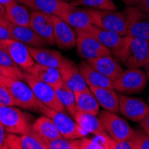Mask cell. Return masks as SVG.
<instances>
[{"label": "cell", "instance_id": "obj_1", "mask_svg": "<svg viewBox=\"0 0 149 149\" xmlns=\"http://www.w3.org/2000/svg\"><path fill=\"white\" fill-rule=\"evenodd\" d=\"M148 41L146 39L125 36V44L115 58L128 69L144 67L148 57Z\"/></svg>", "mask_w": 149, "mask_h": 149}, {"label": "cell", "instance_id": "obj_2", "mask_svg": "<svg viewBox=\"0 0 149 149\" xmlns=\"http://www.w3.org/2000/svg\"><path fill=\"white\" fill-rule=\"evenodd\" d=\"M34 117L22 111L20 108L13 106H0V123L8 133L26 134L31 131Z\"/></svg>", "mask_w": 149, "mask_h": 149}, {"label": "cell", "instance_id": "obj_3", "mask_svg": "<svg viewBox=\"0 0 149 149\" xmlns=\"http://www.w3.org/2000/svg\"><path fill=\"white\" fill-rule=\"evenodd\" d=\"M92 24L112 31L121 36L128 35V21L125 12L118 10H102L88 8Z\"/></svg>", "mask_w": 149, "mask_h": 149}, {"label": "cell", "instance_id": "obj_4", "mask_svg": "<svg viewBox=\"0 0 149 149\" xmlns=\"http://www.w3.org/2000/svg\"><path fill=\"white\" fill-rule=\"evenodd\" d=\"M39 112L48 116L55 123L62 137L65 139H82L87 137V135L88 134V132L81 127L73 118L72 119L64 112L51 109L43 104L40 106Z\"/></svg>", "mask_w": 149, "mask_h": 149}, {"label": "cell", "instance_id": "obj_5", "mask_svg": "<svg viewBox=\"0 0 149 149\" xmlns=\"http://www.w3.org/2000/svg\"><path fill=\"white\" fill-rule=\"evenodd\" d=\"M5 84L12 94L15 106L24 110L39 112L42 104L25 80L6 78Z\"/></svg>", "mask_w": 149, "mask_h": 149}, {"label": "cell", "instance_id": "obj_6", "mask_svg": "<svg viewBox=\"0 0 149 149\" xmlns=\"http://www.w3.org/2000/svg\"><path fill=\"white\" fill-rule=\"evenodd\" d=\"M23 74L24 80L29 84V86L32 89L37 98L40 101V103L54 110H57L61 112L65 111L64 107L60 103L56 96V93L52 86L37 79L36 77H34L29 72H27L26 71L23 72Z\"/></svg>", "mask_w": 149, "mask_h": 149}, {"label": "cell", "instance_id": "obj_7", "mask_svg": "<svg viewBox=\"0 0 149 149\" xmlns=\"http://www.w3.org/2000/svg\"><path fill=\"white\" fill-rule=\"evenodd\" d=\"M146 84L147 76L143 71L128 69L113 80V89L121 94H138L145 89Z\"/></svg>", "mask_w": 149, "mask_h": 149}, {"label": "cell", "instance_id": "obj_8", "mask_svg": "<svg viewBox=\"0 0 149 149\" xmlns=\"http://www.w3.org/2000/svg\"><path fill=\"white\" fill-rule=\"evenodd\" d=\"M98 115L105 131L114 140H126L134 135L135 130L124 119L119 117L116 113L104 109L100 111Z\"/></svg>", "mask_w": 149, "mask_h": 149}, {"label": "cell", "instance_id": "obj_9", "mask_svg": "<svg viewBox=\"0 0 149 149\" xmlns=\"http://www.w3.org/2000/svg\"><path fill=\"white\" fill-rule=\"evenodd\" d=\"M77 36V53L80 58L88 60L102 56H111V51L83 29H74Z\"/></svg>", "mask_w": 149, "mask_h": 149}, {"label": "cell", "instance_id": "obj_10", "mask_svg": "<svg viewBox=\"0 0 149 149\" xmlns=\"http://www.w3.org/2000/svg\"><path fill=\"white\" fill-rule=\"evenodd\" d=\"M128 21V35L149 40V12L139 6H127L124 10Z\"/></svg>", "mask_w": 149, "mask_h": 149}, {"label": "cell", "instance_id": "obj_11", "mask_svg": "<svg viewBox=\"0 0 149 149\" xmlns=\"http://www.w3.org/2000/svg\"><path fill=\"white\" fill-rule=\"evenodd\" d=\"M83 30L96 38L102 45L109 49L114 57L124 47L125 36H121L114 31L100 28L94 24H89Z\"/></svg>", "mask_w": 149, "mask_h": 149}, {"label": "cell", "instance_id": "obj_12", "mask_svg": "<svg viewBox=\"0 0 149 149\" xmlns=\"http://www.w3.org/2000/svg\"><path fill=\"white\" fill-rule=\"evenodd\" d=\"M0 45L6 50L13 62L22 70H27L35 63L27 45L13 38L0 39Z\"/></svg>", "mask_w": 149, "mask_h": 149}, {"label": "cell", "instance_id": "obj_13", "mask_svg": "<svg viewBox=\"0 0 149 149\" xmlns=\"http://www.w3.org/2000/svg\"><path fill=\"white\" fill-rule=\"evenodd\" d=\"M119 95V113L132 121H140L149 112V106L141 99L124 94Z\"/></svg>", "mask_w": 149, "mask_h": 149}, {"label": "cell", "instance_id": "obj_14", "mask_svg": "<svg viewBox=\"0 0 149 149\" xmlns=\"http://www.w3.org/2000/svg\"><path fill=\"white\" fill-rule=\"evenodd\" d=\"M54 37L56 46L63 50H70L76 47L77 36L74 28L56 15H53Z\"/></svg>", "mask_w": 149, "mask_h": 149}, {"label": "cell", "instance_id": "obj_15", "mask_svg": "<svg viewBox=\"0 0 149 149\" xmlns=\"http://www.w3.org/2000/svg\"><path fill=\"white\" fill-rule=\"evenodd\" d=\"M29 26L38 36L46 40L48 46L56 44L53 28V15L38 11H31Z\"/></svg>", "mask_w": 149, "mask_h": 149}, {"label": "cell", "instance_id": "obj_16", "mask_svg": "<svg viewBox=\"0 0 149 149\" xmlns=\"http://www.w3.org/2000/svg\"><path fill=\"white\" fill-rule=\"evenodd\" d=\"M56 16L63 19L74 29H85L89 24H92L88 8H79L68 2Z\"/></svg>", "mask_w": 149, "mask_h": 149}, {"label": "cell", "instance_id": "obj_17", "mask_svg": "<svg viewBox=\"0 0 149 149\" xmlns=\"http://www.w3.org/2000/svg\"><path fill=\"white\" fill-rule=\"evenodd\" d=\"M6 149H47V144L31 130L26 134L7 133Z\"/></svg>", "mask_w": 149, "mask_h": 149}, {"label": "cell", "instance_id": "obj_18", "mask_svg": "<svg viewBox=\"0 0 149 149\" xmlns=\"http://www.w3.org/2000/svg\"><path fill=\"white\" fill-rule=\"evenodd\" d=\"M5 27L9 31L13 39L27 46L35 47H45L48 46L46 40L38 36L30 26H19L8 22Z\"/></svg>", "mask_w": 149, "mask_h": 149}, {"label": "cell", "instance_id": "obj_19", "mask_svg": "<svg viewBox=\"0 0 149 149\" xmlns=\"http://www.w3.org/2000/svg\"><path fill=\"white\" fill-rule=\"evenodd\" d=\"M28 47L35 63L42 65L54 67L60 70L70 62V60L64 57L60 52L56 50L31 46H28Z\"/></svg>", "mask_w": 149, "mask_h": 149}, {"label": "cell", "instance_id": "obj_20", "mask_svg": "<svg viewBox=\"0 0 149 149\" xmlns=\"http://www.w3.org/2000/svg\"><path fill=\"white\" fill-rule=\"evenodd\" d=\"M59 71L63 82L73 92H79L88 88L79 66L76 65L73 61L70 60V62Z\"/></svg>", "mask_w": 149, "mask_h": 149}, {"label": "cell", "instance_id": "obj_21", "mask_svg": "<svg viewBox=\"0 0 149 149\" xmlns=\"http://www.w3.org/2000/svg\"><path fill=\"white\" fill-rule=\"evenodd\" d=\"M87 62L99 72L104 76L114 80L121 72H123V67L118 63L117 59L113 58L111 56H102L87 60Z\"/></svg>", "mask_w": 149, "mask_h": 149}, {"label": "cell", "instance_id": "obj_22", "mask_svg": "<svg viewBox=\"0 0 149 149\" xmlns=\"http://www.w3.org/2000/svg\"><path fill=\"white\" fill-rule=\"evenodd\" d=\"M78 66L88 86L113 88V80L93 68L87 60L81 61Z\"/></svg>", "mask_w": 149, "mask_h": 149}, {"label": "cell", "instance_id": "obj_23", "mask_svg": "<svg viewBox=\"0 0 149 149\" xmlns=\"http://www.w3.org/2000/svg\"><path fill=\"white\" fill-rule=\"evenodd\" d=\"M31 130L45 142L62 138L55 123L45 114L39 116L33 121Z\"/></svg>", "mask_w": 149, "mask_h": 149}, {"label": "cell", "instance_id": "obj_24", "mask_svg": "<svg viewBox=\"0 0 149 149\" xmlns=\"http://www.w3.org/2000/svg\"><path fill=\"white\" fill-rule=\"evenodd\" d=\"M25 71L36 77L37 79L49 84L53 88H56V86L63 83L60 71L57 68L35 63L31 67Z\"/></svg>", "mask_w": 149, "mask_h": 149}, {"label": "cell", "instance_id": "obj_25", "mask_svg": "<svg viewBox=\"0 0 149 149\" xmlns=\"http://www.w3.org/2000/svg\"><path fill=\"white\" fill-rule=\"evenodd\" d=\"M89 89L104 109L119 113V95L116 90L102 87H89Z\"/></svg>", "mask_w": 149, "mask_h": 149}, {"label": "cell", "instance_id": "obj_26", "mask_svg": "<svg viewBox=\"0 0 149 149\" xmlns=\"http://www.w3.org/2000/svg\"><path fill=\"white\" fill-rule=\"evenodd\" d=\"M6 16L10 22L19 26H29L31 22V13L25 5L12 1L5 5Z\"/></svg>", "mask_w": 149, "mask_h": 149}, {"label": "cell", "instance_id": "obj_27", "mask_svg": "<svg viewBox=\"0 0 149 149\" xmlns=\"http://www.w3.org/2000/svg\"><path fill=\"white\" fill-rule=\"evenodd\" d=\"M72 118L85 130L95 135V136H106L108 135L100 119L97 118V115L88 113H83L78 110Z\"/></svg>", "mask_w": 149, "mask_h": 149}, {"label": "cell", "instance_id": "obj_28", "mask_svg": "<svg viewBox=\"0 0 149 149\" xmlns=\"http://www.w3.org/2000/svg\"><path fill=\"white\" fill-rule=\"evenodd\" d=\"M77 109L83 113L97 115L99 113V103L89 88L79 92H74Z\"/></svg>", "mask_w": 149, "mask_h": 149}, {"label": "cell", "instance_id": "obj_29", "mask_svg": "<svg viewBox=\"0 0 149 149\" xmlns=\"http://www.w3.org/2000/svg\"><path fill=\"white\" fill-rule=\"evenodd\" d=\"M22 4L31 11H38L53 15H58L67 2L63 0H22Z\"/></svg>", "mask_w": 149, "mask_h": 149}, {"label": "cell", "instance_id": "obj_30", "mask_svg": "<svg viewBox=\"0 0 149 149\" xmlns=\"http://www.w3.org/2000/svg\"><path fill=\"white\" fill-rule=\"evenodd\" d=\"M54 89H55L56 96L60 103L64 107V109L73 117L78 111L76 107L74 92L70 89L63 82L56 86V88H54Z\"/></svg>", "mask_w": 149, "mask_h": 149}, {"label": "cell", "instance_id": "obj_31", "mask_svg": "<svg viewBox=\"0 0 149 149\" xmlns=\"http://www.w3.org/2000/svg\"><path fill=\"white\" fill-rule=\"evenodd\" d=\"M70 4L75 6H87L94 9L117 10V6L113 0H71Z\"/></svg>", "mask_w": 149, "mask_h": 149}, {"label": "cell", "instance_id": "obj_32", "mask_svg": "<svg viewBox=\"0 0 149 149\" xmlns=\"http://www.w3.org/2000/svg\"><path fill=\"white\" fill-rule=\"evenodd\" d=\"M47 149H81V139H70L63 137L46 142Z\"/></svg>", "mask_w": 149, "mask_h": 149}, {"label": "cell", "instance_id": "obj_33", "mask_svg": "<svg viewBox=\"0 0 149 149\" xmlns=\"http://www.w3.org/2000/svg\"><path fill=\"white\" fill-rule=\"evenodd\" d=\"M130 140L133 144L134 149H149V135L144 130H135Z\"/></svg>", "mask_w": 149, "mask_h": 149}, {"label": "cell", "instance_id": "obj_34", "mask_svg": "<svg viewBox=\"0 0 149 149\" xmlns=\"http://www.w3.org/2000/svg\"><path fill=\"white\" fill-rule=\"evenodd\" d=\"M0 75L9 79H16L24 80L23 72L20 68H12L0 63Z\"/></svg>", "mask_w": 149, "mask_h": 149}, {"label": "cell", "instance_id": "obj_35", "mask_svg": "<svg viewBox=\"0 0 149 149\" xmlns=\"http://www.w3.org/2000/svg\"><path fill=\"white\" fill-rule=\"evenodd\" d=\"M15 105L13 96L6 84L0 85V106Z\"/></svg>", "mask_w": 149, "mask_h": 149}, {"label": "cell", "instance_id": "obj_36", "mask_svg": "<svg viewBox=\"0 0 149 149\" xmlns=\"http://www.w3.org/2000/svg\"><path fill=\"white\" fill-rule=\"evenodd\" d=\"M0 63L5 66L12 67V68H20V67L13 62V60L9 56V54L1 45H0Z\"/></svg>", "mask_w": 149, "mask_h": 149}, {"label": "cell", "instance_id": "obj_37", "mask_svg": "<svg viewBox=\"0 0 149 149\" xmlns=\"http://www.w3.org/2000/svg\"><path fill=\"white\" fill-rule=\"evenodd\" d=\"M9 22L7 16H6V7L5 5L0 3V25L6 26V24Z\"/></svg>", "mask_w": 149, "mask_h": 149}, {"label": "cell", "instance_id": "obj_38", "mask_svg": "<svg viewBox=\"0 0 149 149\" xmlns=\"http://www.w3.org/2000/svg\"><path fill=\"white\" fill-rule=\"evenodd\" d=\"M140 127L142 128V130L149 135V112L146 113V115L139 121Z\"/></svg>", "mask_w": 149, "mask_h": 149}, {"label": "cell", "instance_id": "obj_39", "mask_svg": "<svg viewBox=\"0 0 149 149\" xmlns=\"http://www.w3.org/2000/svg\"><path fill=\"white\" fill-rule=\"evenodd\" d=\"M6 131L4 126L0 123V149H6Z\"/></svg>", "mask_w": 149, "mask_h": 149}, {"label": "cell", "instance_id": "obj_40", "mask_svg": "<svg viewBox=\"0 0 149 149\" xmlns=\"http://www.w3.org/2000/svg\"><path fill=\"white\" fill-rule=\"evenodd\" d=\"M6 38H12V36L6 27L0 25V39H6Z\"/></svg>", "mask_w": 149, "mask_h": 149}, {"label": "cell", "instance_id": "obj_41", "mask_svg": "<svg viewBox=\"0 0 149 149\" xmlns=\"http://www.w3.org/2000/svg\"><path fill=\"white\" fill-rule=\"evenodd\" d=\"M127 6H139L141 7L140 0H121Z\"/></svg>", "mask_w": 149, "mask_h": 149}, {"label": "cell", "instance_id": "obj_42", "mask_svg": "<svg viewBox=\"0 0 149 149\" xmlns=\"http://www.w3.org/2000/svg\"><path fill=\"white\" fill-rule=\"evenodd\" d=\"M141 1V8L149 12V0H140Z\"/></svg>", "mask_w": 149, "mask_h": 149}, {"label": "cell", "instance_id": "obj_43", "mask_svg": "<svg viewBox=\"0 0 149 149\" xmlns=\"http://www.w3.org/2000/svg\"><path fill=\"white\" fill-rule=\"evenodd\" d=\"M12 1H17V2H20L22 4V0H0V3L3 4V5H6L7 3L12 2Z\"/></svg>", "mask_w": 149, "mask_h": 149}, {"label": "cell", "instance_id": "obj_44", "mask_svg": "<svg viewBox=\"0 0 149 149\" xmlns=\"http://www.w3.org/2000/svg\"><path fill=\"white\" fill-rule=\"evenodd\" d=\"M6 77H4V76H2V75H0V85H3V84H5V82H6Z\"/></svg>", "mask_w": 149, "mask_h": 149}, {"label": "cell", "instance_id": "obj_45", "mask_svg": "<svg viewBox=\"0 0 149 149\" xmlns=\"http://www.w3.org/2000/svg\"><path fill=\"white\" fill-rule=\"evenodd\" d=\"M148 47H149V40H148ZM149 66V52H148V57H147V60H146V64H145V68H146V67H148Z\"/></svg>", "mask_w": 149, "mask_h": 149}, {"label": "cell", "instance_id": "obj_46", "mask_svg": "<svg viewBox=\"0 0 149 149\" xmlns=\"http://www.w3.org/2000/svg\"><path fill=\"white\" fill-rule=\"evenodd\" d=\"M146 71H147V73H146V76H147V79H149V66L148 67H146Z\"/></svg>", "mask_w": 149, "mask_h": 149}, {"label": "cell", "instance_id": "obj_47", "mask_svg": "<svg viewBox=\"0 0 149 149\" xmlns=\"http://www.w3.org/2000/svg\"><path fill=\"white\" fill-rule=\"evenodd\" d=\"M63 1H66V2H69V1H71V0H63Z\"/></svg>", "mask_w": 149, "mask_h": 149}]
</instances>
